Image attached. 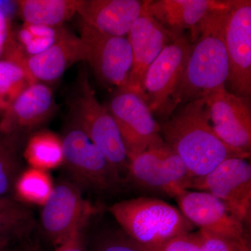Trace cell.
Segmentation results:
<instances>
[{
    "instance_id": "obj_1",
    "label": "cell",
    "mask_w": 251,
    "mask_h": 251,
    "mask_svg": "<svg viewBox=\"0 0 251 251\" xmlns=\"http://www.w3.org/2000/svg\"><path fill=\"white\" fill-rule=\"evenodd\" d=\"M209 122L202 98L184 104L160 125L163 141L181 158L193 179L210 173L225 160L235 157L248 159L251 156L224 143Z\"/></svg>"
},
{
    "instance_id": "obj_2",
    "label": "cell",
    "mask_w": 251,
    "mask_h": 251,
    "mask_svg": "<svg viewBox=\"0 0 251 251\" xmlns=\"http://www.w3.org/2000/svg\"><path fill=\"white\" fill-rule=\"evenodd\" d=\"M232 1L209 13L191 36V50L177 90L172 99L169 116L180 105L204 98L225 85L229 74L225 44V26Z\"/></svg>"
},
{
    "instance_id": "obj_3",
    "label": "cell",
    "mask_w": 251,
    "mask_h": 251,
    "mask_svg": "<svg viewBox=\"0 0 251 251\" xmlns=\"http://www.w3.org/2000/svg\"><path fill=\"white\" fill-rule=\"evenodd\" d=\"M110 214L130 239L147 249L191 232L193 225L179 209L161 200L140 197L115 203Z\"/></svg>"
},
{
    "instance_id": "obj_4",
    "label": "cell",
    "mask_w": 251,
    "mask_h": 251,
    "mask_svg": "<svg viewBox=\"0 0 251 251\" xmlns=\"http://www.w3.org/2000/svg\"><path fill=\"white\" fill-rule=\"evenodd\" d=\"M72 123L80 128L121 175L127 173L128 155L116 122L96 97L87 74H81L69 102Z\"/></svg>"
},
{
    "instance_id": "obj_5",
    "label": "cell",
    "mask_w": 251,
    "mask_h": 251,
    "mask_svg": "<svg viewBox=\"0 0 251 251\" xmlns=\"http://www.w3.org/2000/svg\"><path fill=\"white\" fill-rule=\"evenodd\" d=\"M61 140L63 163L79 187L99 193L120 188L121 175L79 127L70 122Z\"/></svg>"
},
{
    "instance_id": "obj_6",
    "label": "cell",
    "mask_w": 251,
    "mask_h": 251,
    "mask_svg": "<svg viewBox=\"0 0 251 251\" xmlns=\"http://www.w3.org/2000/svg\"><path fill=\"white\" fill-rule=\"evenodd\" d=\"M128 159L127 173L140 186L175 198L191 188L192 176L181 158L165 142Z\"/></svg>"
},
{
    "instance_id": "obj_7",
    "label": "cell",
    "mask_w": 251,
    "mask_h": 251,
    "mask_svg": "<svg viewBox=\"0 0 251 251\" xmlns=\"http://www.w3.org/2000/svg\"><path fill=\"white\" fill-rule=\"evenodd\" d=\"M191 46L184 34L173 36L149 67L143 90L145 101L152 114L169 116L170 105L184 74Z\"/></svg>"
},
{
    "instance_id": "obj_8",
    "label": "cell",
    "mask_w": 251,
    "mask_h": 251,
    "mask_svg": "<svg viewBox=\"0 0 251 251\" xmlns=\"http://www.w3.org/2000/svg\"><path fill=\"white\" fill-rule=\"evenodd\" d=\"M80 39L85 50V62L99 80L117 89L128 90L133 56L126 36L103 34L81 21Z\"/></svg>"
},
{
    "instance_id": "obj_9",
    "label": "cell",
    "mask_w": 251,
    "mask_h": 251,
    "mask_svg": "<svg viewBox=\"0 0 251 251\" xmlns=\"http://www.w3.org/2000/svg\"><path fill=\"white\" fill-rule=\"evenodd\" d=\"M191 188L218 198L234 216L250 227L251 166L247 158L235 157L225 160L210 173L193 179Z\"/></svg>"
},
{
    "instance_id": "obj_10",
    "label": "cell",
    "mask_w": 251,
    "mask_h": 251,
    "mask_svg": "<svg viewBox=\"0 0 251 251\" xmlns=\"http://www.w3.org/2000/svg\"><path fill=\"white\" fill-rule=\"evenodd\" d=\"M106 108L120 130L128 158L164 143L159 124L138 94L117 89Z\"/></svg>"
},
{
    "instance_id": "obj_11",
    "label": "cell",
    "mask_w": 251,
    "mask_h": 251,
    "mask_svg": "<svg viewBox=\"0 0 251 251\" xmlns=\"http://www.w3.org/2000/svg\"><path fill=\"white\" fill-rule=\"evenodd\" d=\"M225 44L228 59L227 81L234 94L251 95V1L232 0L225 26Z\"/></svg>"
},
{
    "instance_id": "obj_12",
    "label": "cell",
    "mask_w": 251,
    "mask_h": 251,
    "mask_svg": "<svg viewBox=\"0 0 251 251\" xmlns=\"http://www.w3.org/2000/svg\"><path fill=\"white\" fill-rule=\"evenodd\" d=\"M97 210L85 200L76 184L62 180L53 186L43 205L41 229L50 242L57 247L69 237L81 221L91 219Z\"/></svg>"
},
{
    "instance_id": "obj_13",
    "label": "cell",
    "mask_w": 251,
    "mask_h": 251,
    "mask_svg": "<svg viewBox=\"0 0 251 251\" xmlns=\"http://www.w3.org/2000/svg\"><path fill=\"white\" fill-rule=\"evenodd\" d=\"M204 99L211 126L220 139L234 150L251 153L250 99L230 93L224 85Z\"/></svg>"
},
{
    "instance_id": "obj_14",
    "label": "cell",
    "mask_w": 251,
    "mask_h": 251,
    "mask_svg": "<svg viewBox=\"0 0 251 251\" xmlns=\"http://www.w3.org/2000/svg\"><path fill=\"white\" fill-rule=\"evenodd\" d=\"M175 198L183 215L201 230L237 242L250 243L249 227L212 195L186 190Z\"/></svg>"
},
{
    "instance_id": "obj_15",
    "label": "cell",
    "mask_w": 251,
    "mask_h": 251,
    "mask_svg": "<svg viewBox=\"0 0 251 251\" xmlns=\"http://www.w3.org/2000/svg\"><path fill=\"white\" fill-rule=\"evenodd\" d=\"M173 37L161 23L149 14L144 1L143 12L133 23L126 36L133 56L127 90L134 92L145 99L143 86L146 73Z\"/></svg>"
},
{
    "instance_id": "obj_16",
    "label": "cell",
    "mask_w": 251,
    "mask_h": 251,
    "mask_svg": "<svg viewBox=\"0 0 251 251\" xmlns=\"http://www.w3.org/2000/svg\"><path fill=\"white\" fill-rule=\"evenodd\" d=\"M54 110L53 92L44 83L36 82L23 91L4 112L0 133L17 134L45 122Z\"/></svg>"
},
{
    "instance_id": "obj_17",
    "label": "cell",
    "mask_w": 251,
    "mask_h": 251,
    "mask_svg": "<svg viewBox=\"0 0 251 251\" xmlns=\"http://www.w3.org/2000/svg\"><path fill=\"white\" fill-rule=\"evenodd\" d=\"M139 0H80L81 21L108 35L125 37L143 12Z\"/></svg>"
},
{
    "instance_id": "obj_18",
    "label": "cell",
    "mask_w": 251,
    "mask_h": 251,
    "mask_svg": "<svg viewBox=\"0 0 251 251\" xmlns=\"http://www.w3.org/2000/svg\"><path fill=\"white\" fill-rule=\"evenodd\" d=\"M227 3L214 0H158L145 1V7L172 36L181 35L186 29H191L192 36L209 13Z\"/></svg>"
},
{
    "instance_id": "obj_19",
    "label": "cell",
    "mask_w": 251,
    "mask_h": 251,
    "mask_svg": "<svg viewBox=\"0 0 251 251\" xmlns=\"http://www.w3.org/2000/svg\"><path fill=\"white\" fill-rule=\"evenodd\" d=\"M85 60V50L80 37L67 31L44 52L28 57V72L36 82L58 80L72 64Z\"/></svg>"
},
{
    "instance_id": "obj_20",
    "label": "cell",
    "mask_w": 251,
    "mask_h": 251,
    "mask_svg": "<svg viewBox=\"0 0 251 251\" xmlns=\"http://www.w3.org/2000/svg\"><path fill=\"white\" fill-rule=\"evenodd\" d=\"M17 2L25 23L59 27L77 12L80 0H21Z\"/></svg>"
},
{
    "instance_id": "obj_21",
    "label": "cell",
    "mask_w": 251,
    "mask_h": 251,
    "mask_svg": "<svg viewBox=\"0 0 251 251\" xmlns=\"http://www.w3.org/2000/svg\"><path fill=\"white\" fill-rule=\"evenodd\" d=\"M31 168L47 171L63 164L61 138L50 131L34 133L29 139L24 153Z\"/></svg>"
},
{
    "instance_id": "obj_22",
    "label": "cell",
    "mask_w": 251,
    "mask_h": 251,
    "mask_svg": "<svg viewBox=\"0 0 251 251\" xmlns=\"http://www.w3.org/2000/svg\"><path fill=\"white\" fill-rule=\"evenodd\" d=\"M33 224L30 209L11 199L0 200V242L11 244L30 232Z\"/></svg>"
},
{
    "instance_id": "obj_23",
    "label": "cell",
    "mask_w": 251,
    "mask_h": 251,
    "mask_svg": "<svg viewBox=\"0 0 251 251\" xmlns=\"http://www.w3.org/2000/svg\"><path fill=\"white\" fill-rule=\"evenodd\" d=\"M16 135L0 133V200L9 199L21 173Z\"/></svg>"
},
{
    "instance_id": "obj_24",
    "label": "cell",
    "mask_w": 251,
    "mask_h": 251,
    "mask_svg": "<svg viewBox=\"0 0 251 251\" xmlns=\"http://www.w3.org/2000/svg\"><path fill=\"white\" fill-rule=\"evenodd\" d=\"M52 188V181L46 171L31 168L19 175L14 192L24 202L44 205Z\"/></svg>"
},
{
    "instance_id": "obj_25",
    "label": "cell",
    "mask_w": 251,
    "mask_h": 251,
    "mask_svg": "<svg viewBox=\"0 0 251 251\" xmlns=\"http://www.w3.org/2000/svg\"><path fill=\"white\" fill-rule=\"evenodd\" d=\"M67 31L62 26L47 27L24 23L18 34V44L27 57H31L53 46Z\"/></svg>"
},
{
    "instance_id": "obj_26",
    "label": "cell",
    "mask_w": 251,
    "mask_h": 251,
    "mask_svg": "<svg viewBox=\"0 0 251 251\" xmlns=\"http://www.w3.org/2000/svg\"><path fill=\"white\" fill-rule=\"evenodd\" d=\"M36 83L29 73L16 63L0 60V98L9 107L29 86Z\"/></svg>"
},
{
    "instance_id": "obj_27",
    "label": "cell",
    "mask_w": 251,
    "mask_h": 251,
    "mask_svg": "<svg viewBox=\"0 0 251 251\" xmlns=\"http://www.w3.org/2000/svg\"><path fill=\"white\" fill-rule=\"evenodd\" d=\"M94 251H149L135 242L125 232H113L105 234L99 239Z\"/></svg>"
},
{
    "instance_id": "obj_28",
    "label": "cell",
    "mask_w": 251,
    "mask_h": 251,
    "mask_svg": "<svg viewBox=\"0 0 251 251\" xmlns=\"http://www.w3.org/2000/svg\"><path fill=\"white\" fill-rule=\"evenodd\" d=\"M201 246L198 251H251V243H243L209 233L200 229Z\"/></svg>"
},
{
    "instance_id": "obj_29",
    "label": "cell",
    "mask_w": 251,
    "mask_h": 251,
    "mask_svg": "<svg viewBox=\"0 0 251 251\" xmlns=\"http://www.w3.org/2000/svg\"><path fill=\"white\" fill-rule=\"evenodd\" d=\"M201 242L199 232H191L173 238L158 247L146 249L149 251H198Z\"/></svg>"
},
{
    "instance_id": "obj_30",
    "label": "cell",
    "mask_w": 251,
    "mask_h": 251,
    "mask_svg": "<svg viewBox=\"0 0 251 251\" xmlns=\"http://www.w3.org/2000/svg\"><path fill=\"white\" fill-rule=\"evenodd\" d=\"M91 219L81 221L69 237L57 246L54 251H87L85 229Z\"/></svg>"
},
{
    "instance_id": "obj_31",
    "label": "cell",
    "mask_w": 251,
    "mask_h": 251,
    "mask_svg": "<svg viewBox=\"0 0 251 251\" xmlns=\"http://www.w3.org/2000/svg\"><path fill=\"white\" fill-rule=\"evenodd\" d=\"M7 25H6V18L1 10L0 9V52L3 50L5 42L7 39L8 34Z\"/></svg>"
},
{
    "instance_id": "obj_32",
    "label": "cell",
    "mask_w": 251,
    "mask_h": 251,
    "mask_svg": "<svg viewBox=\"0 0 251 251\" xmlns=\"http://www.w3.org/2000/svg\"><path fill=\"white\" fill-rule=\"evenodd\" d=\"M7 108V105L3 101L2 99L0 98V113L4 112Z\"/></svg>"
},
{
    "instance_id": "obj_33",
    "label": "cell",
    "mask_w": 251,
    "mask_h": 251,
    "mask_svg": "<svg viewBox=\"0 0 251 251\" xmlns=\"http://www.w3.org/2000/svg\"><path fill=\"white\" fill-rule=\"evenodd\" d=\"M0 251H19L14 250V249H11V248H9V246H8V247L2 248V249H0Z\"/></svg>"
},
{
    "instance_id": "obj_34",
    "label": "cell",
    "mask_w": 251,
    "mask_h": 251,
    "mask_svg": "<svg viewBox=\"0 0 251 251\" xmlns=\"http://www.w3.org/2000/svg\"><path fill=\"white\" fill-rule=\"evenodd\" d=\"M8 246H9V244H7V243L0 242V249L8 247Z\"/></svg>"
},
{
    "instance_id": "obj_35",
    "label": "cell",
    "mask_w": 251,
    "mask_h": 251,
    "mask_svg": "<svg viewBox=\"0 0 251 251\" xmlns=\"http://www.w3.org/2000/svg\"><path fill=\"white\" fill-rule=\"evenodd\" d=\"M31 251H37V250H36V249H34V250Z\"/></svg>"
}]
</instances>
